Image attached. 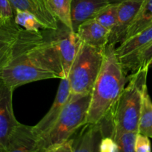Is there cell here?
<instances>
[{"mask_svg":"<svg viewBox=\"0 0 152 152\" xmlns=\"http://www.w3.org/2000/svg\"><path fill=\"white\" fill-rule=\"evenodd\" d=\"M65 77L50 34L16 22L0 25V80L13 90L28 83Z\"/></svg>","mask_w":152,"mask_h":152,"instance_id":"1","label":"cell"},{"mask_svg":"<svg viewBox=\"0 0 152 152\" xmlns=\"http://www.w3.org/2000/svg\"><path fill=\"white\" fill-rule=\"evenodd\" d=\"M129 82L115 45L108 44L105 48L103 63L91 92L87 123H99L111 111Z\"/></svg>","mask_w":152,"mask_h":152,"instance_id":"2","label":"cell"},{"mask_svg":"<svg viewBox=\"0 0 152 152\" xmlns=\"http://www.w3.org/2000/svg\"><path fill=\"white\" fill-rule=\"evenodd\" d=\"M148 68H140L129 77L128 86L116 101L111 111L99 123L105 137L113 138L122 132H138L142 96L147 88Z\"/></svg>","mask_w":152,"mask_h":152,"instance_id":"3","label":"cell"},{"mask_svg":"<svg viewBox=\"0 0 152 152\" xmlns=\"http://www.w3.org/2000/svg\"><path fill=\"white\" fill-rule=\"evenodd\" d=\"M91 99V94L82 96L70 94L68 102L55 124L39 138V152H45L48 147L71 139L87 123Z\"/></svg>","mask_w":152,"mask_h":152,"instance_id":"4","label":"cell"},{"mask_svg":"<svg viewBox=\"0 0 152 152\" xmlns=\"http://www.w3.org/2000/svg\"><path fill=\"white\" fill-rule=\"evenodd\" d=\"M105 48L82 42L68 77L71 94L82 96L91 94L103 63Z\"/></svg>","mask_w":152,"mask_h":152,"instance_id":"5","label":"cell"},{"mask_svg":"<svg viewBox=\"0 0 152 152\" xmlns=\"http://www.w3.org/2000/svg\"><path fill=\"white\" fill-rule=\"evenodd\" d=\"M52 43L57 52L65 77H68L82 41L77 34L63 25L62 28L50 30Z\"/></svg>","mask_w":152,"mask_h":152,"instance_id":"6","label":"cell"},{"mask_svg":"<svg viewBox=\"0 0 152 152\" xmlns=\"http://www.w3.org/2000/svg\"><path fill=\"white\" fill-rule=\"evenodd\" d=\"M13 89L0 80V152H3L10 133L19 125L13 109Z\"/></svg>","mask_w":152,"mask_h":152,"instance_id":"7","label":"cell"},{"mask_svg":"<svg viewBox=\"0 0 152 152\" xmlns=\"http://www.w3.org/2000/svg\"><path fill=\"white\" fill-rule=\"evenodd\" d=\"M70 94L71 88L69 80L68 77H64L61 79L56 97L50 108L45 117L36 126H34V132H36L39 138L42 137L51 129L68 102Z\"/></svg>","mask_w":152,"mask_h":152,"instance_id":"8","label":"cell"},{"mask_svg":"<svg viewBox=\"0 0 152 152\" xmlns=\"http://www.w3.org/2000/svg\"><path fill=\"white\" fill-rule=\"evenodd\" d=\"M144 0H125L117 4V21L111 31L109 43L115 45L126 39L128 30Z\"/></svg>","mask_w":152,"mask_h":152,"instance_id":"9","label":"cell"},{"mask_svg":"<svg viewBox=\"0 0 152 152\" xmlns=\"http://www.w3.org/2000/svg\"><path fill=\"white\" fill-rule=\"evenodd\" d=\"M39 140L34 126L19 123L10 133L3 152H39Z\"/></svg>","mask_w":152,"mask_h":152,"instance_id":"10","label":"cell"},{"mask_svg":"<svg viewBox=\"0 0 152 152\" xmlns=\"http://www.w3.org/2000/svg\"><path fill=\"white\" fill-rule=\"evenodd\" d=\"M15 10H22L34 15L44 30H56L59 21L45 4L38 0H9Z\"/></svg>","mask_w":152,"mask_h":152,"instance_id":"11","label":"cell"},{"mask_svg":"<svg viewBox=\"0 0 152 152\" xmlns=\"http://www.w3.org/2000/svg\"><path fill=\"white\" fill-rule=\"evenodd\" d=\"M109 4V0H71L73 31L77 32L82 24L93 19L102 8Z\"/></svg>","mask_w":152,"mask_h":152,"instance_id":"12","label":"cell"},{"mask_svg":"<svg viewBox=\"0 0 152 152\" xmlns=\"http://www.w3.org/2000/svg\"><path fill=\"white\" fill-rule=\"evenodd\" d=\"M76 33L83 42L99 48L106 47L111 36V31L94 19L82 24Z\"/></svg>","mask_w":152,"mask_h":152,"instance_id":"13","label":"cell"},{"mask_svg":"<svg viewBox=\"0 0 152 152\" xmlns=\"http://www.w3.org/2000/svg\"><path fill=\"white\" fill-rule=\"evenodd\" d=\"M100 123H86L74 140V152L99 151L101 140L104 137Z\"/></svg>","mask_w":152,"mask_h":152,"instance_id":"14","label":"cell"},{"mask_svg":"<svg viewBox=\"0 0 152 152\" xmlns=\"http://www.w3.org/2000/svg\"><path fill=\"white\" fill-rule=\"evenodd\" d=\"M152 42V25L136 35L127 39L116 48L121 64L127 62Z\"/></svg>","mask_w":152,"mask_h":152,"instance_id":"15","label":"cell"},{"mask_svg":"<svg viewBox=\"0 0 152 152\" xmlns=\"http://www.w3.org/2000/svg\"><path fill=\"white\" fill-rule=\"evenodd\" d=\"M151 25L152 0H144L128 30L126 39L146 29Z\"/></svg>","mask_w":152,"mask_h":152,"instance_id":"16","label":"cell"},{"mask_svg":"<svg viewBox=\"0 0 152 152\" xmlns=\"http://www.w3.org/2000/svg\"><path fill=\"white\" fill-rule=\"evenodd\" d=\"M45 3L61 24L73 31L71 0H45Z\"/></svg>","mask_w":152,"mask_h":152,"instance_id":"17","label":"cell"},{"mask_svg":"<svg viewBox=\"0 0 152 152\" xmlns=\"http://www.w3.org/2000/svg\"><path fill=\"white\" fill-rule=\"evenodd\" d=\"M138 132L152 138V101L148 94V88H145L142 96Z\"/></svg>","mask_w":152,"mask_h":152,"instance_id":"18","label":"cell"},{"mask_svg":"<svg viewBox=\"0 0 152 152\" xmlns=\"http://www.w3.org/2000/svg\"><path fill=\"white\" fill-rule=\"evenodd\" d=\"M152 64V42L127 62L122 64L125 71H136L141 68H149Z\"/></svg>","mask_w":152,"mask_h":152,"instance_id":"19","label":"cell"},{"mask_svg":"<svg viewBox=\"0 0 152 152\" xmlns=\"http://www.w3.org/2000/svg\"><path fill=\"white\" fill-rule=\"evenodd\" d=\"M94 19L111 33L117 25V4H109L102 8Z\"/></svg>","mask_w":152,"mask_h":152,"instance_id":"20","label":"cell"},{"mask_svg":"<svg viewBox=\"0 0 152 152\" xmlns=\"http://www.w3.org/2000/svg\"><path fill=\"white\" fill-rule=\"evenodd\" d=\"M15 22L19 26L28 31H39L43 27L38 19L32 15L22 10H15Z\"/></svg>","mask_w":152,"mask_h":152,"instance_id":"21","label":"cell"},{"mask_svg":"<svg viewBox=\"0 0 152 152\" xmlns=\"http://www.w3.org/2000/svg\"><path fill=\"white\" fill-rule=\"evenodd\" d=\"M138 132H124L113 137L120 148V152H135V142Z\"/></svg>","mask_w":152,"mask_h":152,"instance_id":"22","label":"cell"},{"mask_svg":"<svg viewBox=\"0 0 152 152\" xmlns=\"http://www.w3.org/2000/svg\"><path fill=\"white\" fill-rule=\"evenodd\" d=\"M15 22V9L9 0H0V25Z\"/></svg>","mask_w":152,"mask_h":152,"instance_id":"23","label":"cell"},{"mask_svg":"<svg viewBox=\"0 0 152 152\" xmlns=\"http://www.w3.org/2000/svg\"><path fill=\"white\" fill-rule=\"evenodd\" d=\"M148 136L138 133L135 142V152H150L151 151V142Z\"/></svg>","mask_w":152,"mask_h":152,"instance_id":"24","label":"cell"},{"mask_svg":"<svg viewBox=\"0 0 152 152\" xmlns=\"http://www.w3.org/2000/svg\"><path fill=\"white\" fill-rule=\"evenodd\" d=\"M99 152H120L117 142L111 137H104L99 146Z\"/></svg>","mask_w":152,"mask_h":152,"instance_id":"25","label":"cell"},{"mask_svg":"<svg viewBox=\"0 0 152 152\" xmlns=\"http://www.w3.org/2000/svg\"><path fill=\"white\" fill-rule=\"evenodd\" d=\"M45 152H74L73 138L56 145H51L45 150Z\"/></svg>","mask_w":152,"mask_h":152,"instance_id":"26","label":"cell"},{"mask_svg":"<svg viewBox=\"0 0 152 152\" xmlns=\"http://www.w3.org/2000/svg\"><path fill=\"white\" fill-rule=\"evenodd\" d=\"M123 1H125V0H109V2L110 4H119Z\"/></svg>","mask_w":152,"mask_h":152,"instance_id":"27","label":"cell"},{"mask_svg":"<svg viewBox=\"0 0 152 152\" xmlns=\"http://www.w3.org/2000/svg\"><path fill=\"white\" fill-rule=\"evenodd\" d=\"M39 1V2H41L42 4H45V5L46 6V4H45V0H38ZM46 7H47V6H46Z\"/></svg>","mask_w":152,"mask_h":152,"instance_id":"28","label":"cell"}]
</instances>
